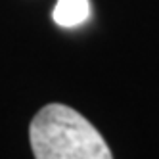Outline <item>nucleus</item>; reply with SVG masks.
I'll return each instance as SVG.
<instances>
[{"instance_id":"1","label":"nucleus","mask_w":159,"mask_h":159,"mask_svg":"<svg viewBox=\"0 0 159 159\" xmlns=\"http://www.w3.org/2000/svg\"><path fill=\"white\" fill-rule=\"evenodd\" d=\"M31 148L37 159H109L100 132L81 113L61 104L44 106L31 121Z\"/></svg>"},{"instance_id":"2","label":"nucleus","mask_w":159,"mask_h":159,"mask_svg":"<svg viewBox=\"0 0 159 159\" xmlns=\"http://www.w3.org/2000/svg\"><path fill=\"white\" fill-rule=\"evenodd\" d=\"M90 4L88 0H58L52 17L60 27H77L88 17Z\"/></svg>"}]
</instances>
